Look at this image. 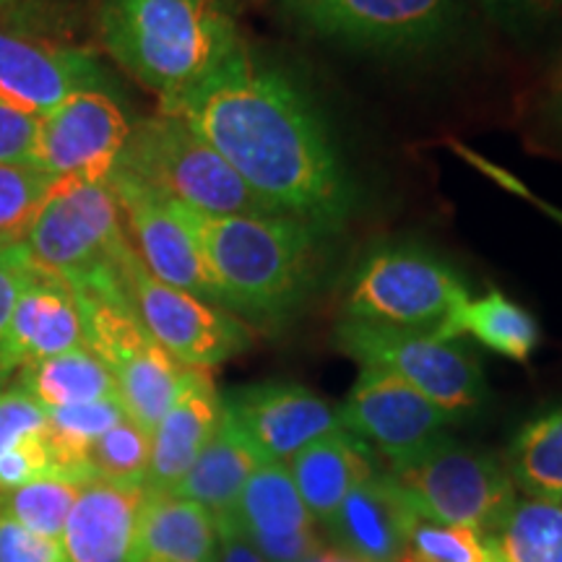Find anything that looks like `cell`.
Returning a JSON list of instances; mask_svg holds the SVG:
<instances>
[{
    "mask_svg": "<svg viewBox=\"0 0 562 562\" xmlns=\"http://www.w3.org/2000/svg\"><path fill=\"white\" fill-rule=\"evenodd\" d=\"M224 409L263 461L286 463L305 446L341 430L339 409L297 383L245 385L224 396Z\"/></svg>",
    "mask_w": 562,
    "mask_h": 562,
    "instance_id": "obj_16",
    "label": "cell"
},
{
    "mask_svg": "<svg viewBox=\"0 0 562 562\" xmlns=\"http://www.w3.org/2000/svg\"><path fill=\"white\" fill-rule=\"evenodd\" d=\"M50 474L58 472L47 446V412L16 383H5L0 389V487Z\"/></svg>",
    "mask_w": 562,
    "mask_h": 562,
    "instance_id": "obj_25",
    "label": "cell"
},
{
    "mask_svg": "<svg viewBox=\"0 0 562 562\" xmlns=\"http://www.w3.org/2000/svg\"><path fill=\"white\" fill-rule=\"evenodd\" d=\"M0 562H66L60 539L42 537L9 518H0Z\"/></svg>",
    "mask_w": 562,
    "mask_h": 562,
    "instance_id": "obj_36",
    "label": "cell"
},
{
    "mask_svg": "<svg viewBox=\"0 0 562 562\" xmlns=\"http://www.w3.org/2000/svg\"><path fill=\"white\" fill-rule=\"evenodd\" d=\"M469 297L451 266L419 248L375 250L347 294V318L440 336Z\"/></svg>",
    "mask_w": 562,
    "mask_h": 562,
    "instance_id": "obj_8",
    "label": "cell"
},
{
    "mask_svg": "<svg viewBox=\"0 0 562 562\" xmlns=\"http://www.w3.org/2000/svg\"><path fill=\"white\" fill-rule=\"evenodd\" d=\"M261 463L263 456L252 448V442L245 438L240 427L224 409L214 438L209 440V446L203 448L172 492L203 505L216 524L229 521L245 484Z\"/></svg>",
    "mask_w": 562,
    "mask_h": 562,
    "instance_id": "obj_24",
    "label": "cell"
},
{
    "mask_svg": "<svg viewBox=\"0 0 562 562\" xmlns=\"http://www.w3.org/2000/svg\"><path fill=\"white\" fill-rule=\"evenodd\" d=\"M74 290L81 302L87 347L110 370L128 417L151 432L180 393L188 368L151 339L125 300L121 277Z\"/></svg>",
    "mask_w": 562,
    "mask_h": 562,
    "instance_id": "obj_5",
    "label": "cell"
},
{
    "mask_svg": "<svg viewBox=\"0 0 562 562\" xmlns=\"http://www.w3.org/2000/svg\"><path fill=\"white\" fill-rule=\"evenodd\" d=\"M79 347H87L79 294L74 284H68L58 273L32 261L30 277L13 305L3 344L0 370H3L5 383L26 364Z\"/></svg>",
    "mask_w": 562,
    "mask_h": 562,
    "instance_id": "obj_17",
    "label": "cell"
},
{
    "mask_svg": "<svg viewBox=\"0 0 562 562\" xmlns=\"http://www.w3.org/2000/svg\"><path fill=\"white\" fill-rule=\"evenodd\" d=\"M404 562H409V560H404Z\"/></svg>",
    "mask_w": 562,
    "mask_h": 562,
    "instance_id": "obj_41",
    "label": "cell"
},
{
    "mask_svg": "<svg viewBox=\"0 0 562 562\" xmlns=\"http://www.w3.org/2000/svg\"><path fill=\"white\" fill-rule=\"evenodd\" d=\"M406 497V495H404ZM406 560L409 562H497L482 531L419 516L406 501Z\"/></svg>",
    "mask_w": 562,
    "mask_h": 562,
    "instance_id": "obj_34",
    "label": "cell"
},
{
    "mask_svg": "<svg viewBox=\"0 0 562 562\" xmlns=\"http://www.w3.org/2000/svg\"><path fill=\"white\" fill-rule=\"evenodd\" d=\"M175 209L199 245L224 311L252 323H279L305 302L326 229L292 216H222L180 203Z\"/></svg>",
    "mask_w": 562,
    "mask_h": 562,
    "instance_id": "obj_2",
    "label": "cell"
},
{
    "mask_svg": "<svg viewBox=\"0 0 562 562\" xmlns=\"http://www.w3.org/2000/svg\"><path fill=\"white\" fill-rule=\"evenodd\" d=\"M53 180L34 161L0 165V250L26 248Z\"/></svg>",
    "mask_w": 562,
    "mask_h": 562,
    "instance_id": "obj_32",
    "label": "cell"
},
{
    "mask_svg": "<svg viewBox=\"0 0 562 562\" xmlns=\"http://www.w3.org/2000/svg\"><path fill=\"white\" fill-rule=\"evenodd\" d=\"M32 271V258L26 248L0 250V360H3V344L9 334L13 305H16L21 286ZM5 385L3 370H0V389Z\"/></svg>",
    "mask_w": 562,
    "mask_h": 562,
    "instance_id": "obj_37",
    "label": "cell"
},
{
    "mask_svg": "<svg viewBox=\"0 0 562 562\" xmlns=\"http://www.w3.org/2000/svg\"><path fill=\"white\" fill-rule=\"evenodd\" d=\"M42 117L19 110L0 97V165L5 161H34Z\"/></svg>",
    "mask_w": 562,
    "mask_h": 562,
    "instance_id": "obj_35",
    "label": "cell"
},
{
    "mask_svg": "<svg viewBox=\"0 0 562 562\" xmlns=\"http://www.w3.org/2000/svg\"><path fill=\"white\" fill-rule=\"evenodd\" d=\"M341 430L381 451L393 463H404L435 446L456 422L430 398L389 370L362 368L349 396L339 406Z\"/></svg>",
    "mask_w": 562,
    "mask_h": 562,
    "instance_id": "obj_13",
    "label": "cell"
},
{
    "mask_svg": "<svg viewBox=\"0 0 562 562\" xmlns=\"http://www.w3.org/2000/svg\"><path fill=\"white\" fill-rule=\"evenodd\" d=\"M245 180L292 220L334 232L355 206V188L326 125L294 83L235 53L170 108Z\"/></svg>",
    "mask_w": 562,
    "mask_h": 562,
    "instance_id": "obj_1",
    "label": "cell"
},
{
    "mask_svg": "<svg viewBox=\"0 0 562 562\" xmlns=\"http://www.w3.org/2000/svg\"><path fill=\"white\" fill-rule=\"evenodd\" d=\"M459 151H463V149H459ZM461 157H467L469 161H472V165H476V167H480V170H482V172H487L492 180H497V182H501V186H503V188H508V191H513V193H518V195H524V199H531L533 203H537V206H542V209L547 211V214H550V216H554V220H560V222H562V214H560V211H558V209L547 206V203H542V201H539V199H533V195H531L529 191H526V188H521V186H518V182H516V178H510V175H508V172L497 170V167H492V165H490V161H484L482 157H476V154H472V151H469V149H467V151H463V154H461Z\"/></svg>",
    "mask_w": 562,
    "mask_h": 562,
    "instance_id": "obj_40",
    "label": "cell"
},
{
    "mask_svg": "<svg viewBox=\"0 0 562 562\" xmlns=\"http://www.w3.org/2000/svg\"><path fill=\"white\" fill-rule=\"evenodd\" d=\"M216 562H266L261 552L248 542V537L235 524H216Z\"/></svg>",
    "mask_w": 562,
    "mask_h": 562,
    "instance_id": "obj_39",
    "label": "cell"
},
{
    "mask_svg": "<svg viewBox=\"0 0 562 562\" xmlns=\"http://www.w3.org/2000/svg\"><path fill=\"white\" fill-rule=\"evenodd\" d=\"M108 87L100 58L87 47L0 30V97L45 117L83 89Z\"/></svg>",
    "mask_w": 562,
    "mask_h": 562,
    "instance_id": "obj_15",
    "label": "cell"
},
{
    "mask_svg": "<svg viewBox=\"0 0 562 562\" xmlns=\"http://www.w3.org/2000/svg\"><path fill=\"white\" fill-rule=\"evenodd\" d=\"M214 562H216V560H214Z\"/></svg>",
    "mask_w": 562,
    "mask_h": 562,
    "instance_id": "obj_42",
    "label": "cell"
},
{
    "mask_svg": "<svg viewBox=\"0 0 562 562\" xmlns=\"http://www.w3.org/2000/svg\"><path fill=\"white\" fill-rule=\"evenodd\" d=\"M484 539L497 562H562V505L518 497Z\"/></svg>",
    "mask_w": 562,
    "mask_h": 562,
    "instance_id": "obj_28",
    "label": "cell"
},
{
    "mask_svg": "<svg viewBox=\"0 0 562 562\" xmlns=\"http://www.w3.org/2000/svg\"><path fill=\"white\" fill-rule=\"evenodd\" d=\"M13 383L30 393L45 412L117 396V385L112 381L110 370L89 347L70 349L26 364L13 375Z\"/></svg>",
    "mask_w": 562,
    "mask_h": 562,
    "instance_id": "obj_26",
    "label": "cell"
},
{
    "mask_svg": "<svg viewBox=\"0 0 562 562\" xmlns=\"http://www.w3.org/2000/svg\"><path fill=\"white\" fill-rule=\"evenodd\" d=\"M463 334L474 336L476 341L495 351V355H503L516 362L529 360L539 347V339H542L537 318L529 311H524L518 302L495 290L480 300H469L453 315L442 339L453 341Z\"/></svg>",
    "mask_w": 562,
    "mask_h": 562,
    "instance_id": "obj_27",
    "label": "cell"
},
{
    "mask_svg": "<svg viewBox=\"0 0 562 562\" xmlns=\"http://www.w3.org/2000/svg\"><path fill=\"white\" fill-rule=\"evenodd\" d=\"M125 417L128 412L117 396L47 412V446L55 472L91 482L87 472L89 448Z\"/></svg>",
    "mask_w": 562,
    "mask_h": 562,
    "instance_id": "obj_30",
    "label": "cell"
},
{
    "mask_svg": "<svg viewBox=\"0 0 562 562\" xmlns=\"http://www.w3.org/2000/svg\"><path fill=\"white\" fill-rule=\"evenodd\" d=\"M108 186L115 193L125 235L140 263L165 284L222 307L220 290L175 203L121 167H115V172L110 175Z\"/></svg>",
    "mask_w": 562,
    "mask_h": 562,
    "instance_id": "obj_14",
    "label": "cell"
},
{
    "mask_svg": "<svg viewBox=\"0 0 562 562\" xmlns=\"http://www.w3.org/2000/svg\"><path fill=\"white\" fill-rule=\"evenodd\" d=\"M505 469L516 490L531 501L562 505V409L547 412L518 430Z\"/></svg>",
    "mask_w": 562,
    "mask_h": 562,
    "instance_id": "obj_29",
    "label": "cell"
},
{
    "mask_svg": "<svg viewBox=\"0 0 562 562\" xmlns=\"http://www.w3.org/2000/svg\"><path fill=\"white\" fill-rule=\"evenodd\" d=\"M108 53L170 108L214 76L245 42L222 0H102Z\"/></svg>",
    "mask_w": 562,
    "mask_h": 562,
    "instance_id": "obj_3",
    "label": "cell"
},
{
    "mask_svg": "<svg viewBox=\"0 0 562 562\" xmlns=\"http://www.w3.org/2000/svg\"><path fill=\"white\" fill-rule=\"evenodd\" d=\"M334 547L364 562H404L406 497L389 472H372L355 484L326 526Z\"/></svg>",
    "mask_w": 562,
    "mask_h": 562,
    "instance_id": "obj_20",
    "label": "cell"
},
{
    "mask_svg": "<svg viewBox=\"0 0 562 562\" xmlns=\"http://www.w3.org/2000/svg\"><path fill=\"white\" fill-rule=\"evenodd\" d=\"M83 484L87 482L74 476L50 474L19 487H0V518L26 526L42 537L60 539Z\"/></svg>",
    "mask_w": 562,
    "mask_h": 562,
    "instance_id": "obj_31",
    "label": "cell"
},
{
    "mask_svg": "<svg viewBox=\"0 0 562 562\" xmlns=\"http://www.w3.org/2000/svg\"><path fill=\"white\" fill-rule=\"evenodd\" d=\"M334 341L360 368H381L402 378L453 422L469 417L484 402L487 389L480 362L456 339L344 318Z\"/></svg>",
    "mask_w": 562,
    "mask_h": 562,
    "instance_id": "obj_7",
    "label": "cell"
},
{
    "mask_svg": "<svg viewBox=\"0 0 562 562\" xmlns=\"http://www.w3.org/2000/svg\"><path fill=\"white\" fill-rule=\"evenodd\" d=\"M117 277L146 331L182 368L211 370L250 347L248 326L237 315L159 281L140 263L133 245L117 261Z\"/></svg>",
    "mask_w": 562,
    "mask_h": 562,
    "instance_id": "obj_10",
    "label": "cell"
},
{
    "mask_svg": "<svg viewBox=\"0 0 562 562\" xmlns=\"http://www.w3.org/2000/svg\"><path fill=\"white\" fill-rule=\"evenodd\" d=\"M503 30L529 32L560 9L562 0H476Z\"/></svg>",
    "mask_w": 562,
    "mask_h": 562,
    "instance_id": "obj_38",
    "label": "cell"
},
{
    "mask_svg": "<svg viewBox=\"0 0 562 562\" xmlns=\"http://www.w3.org/2000/svg\"><path fill=\"white\" fill-rule=\"evenodd\" d=\"M131 125L108 87L83 89L40 121L34 165L53 182H108L128 140Z\"/></svg>",
    "mask_w": 562,
    "mask_h": 562,
    "instance_id": "obj_12",
    "label": "cell"
},
{
    "mask_svg": "<svg viewBox=\"0 0 562 562\" xmlns=\"http://www.w3.org/2000/svg\"><path fill=\"white\" fill-rule=\"evenodd\" d=\"M125 224L108 182L55 180L26 240V252L42 269L74 286L117 273L128 248Z\"/></svg>",
    "mask_w": 562,
    "mask_h": 562,
    "instance_id": "obj_6",
    "label": "cell"
},
{
    "mask_svg": "<svg viewBox=\"0 0 562 562\" xmlns=\"http://www.w3.org/2000/svg\"><path fill=\"white\" fill-rule=\"evenodd\" d=\"M216 521L175 492L146 490L128 562H214Z\"/></svg>",
    "mask_w": 562,
    "mask_h": 562,
    "instance_id": "obj_22",
    "label": "cell"
},
{
    "mask_svg": "<svg viewBox=\"0 0 562 562\" xmlns=\"http://www.w3.org/2000/svg\"><path fill=\"white\" fill-rule=\"evenodd\" d=\"M224 417V396L209 370L188 368L180 393L151 430L146 490L172 492L199 459Z\"/></svg>",
    "mask_w": 562,
    "mask_h": 562,
    "instance_id": "obj_19",
    "label": "cell"
},
{
    "mask_svg": "<svg viewBox=\"0 0 562 562\" xmlns=\"http://www.w3.org/2000/svg\"><path fill=\"white\" fill-rule=\"evenodd\" d=\"M286 469L313 521L328 526L351 487L375 472V463L362 440L336 430L294 453Z\"/></svg>",
    "mask_w": 562,
    "mask_h": 562,
    "instance_id": "obj_23",
    "label": "cell"
},
{
    "mask_svg": "<svg viewBox=\"0 0 562 562\" xmlns=\"http://www.w3.org/2000/svg\"><path fill=\"white\" fill-rule=\"evenodd\" d=\"M389 474L419 516L448 526L490 531L518 501L508 469L495 456L461 446L451 435Z\"/></svg>",
    "mask_w": 562,
    "mask_h": 562,
    "instance_id": "obj_9",
    "label": "cell"
},
{
    "mask_svg": "<svg viewBox=\"0 0 562 562\" xmlns=\"http://www.w3.org/2000/svg\"><path fill=\"white\" fill-rule=\"evenodd\" d=\"M144 497L146 487L83 484L60 533L66 562H128Z\"/></svg>",
    "mask_w": 562,
    "mask_h": 562,
    "instance_id": "obj_21",
    "label": "cell"
},
{
    "mask_svg": "<svg viewBox=\"0 0 562 562\" xmlns=\"http://www.w3.org/2000/svg\"><path fill=\"white\" fill-rule=\"evenodd\" d=\"M151 432L144 430L136 419L125 417L110 427L87 453L89 480L146 487L149 472Z\"/></svg>",
    "mask_w": 562,
    "mask_h": 562,
    "instance_id": "obj_33",
    "label": "cell"
},
{
    "mask_svg": "<svg viewBox=\"0 0 562 562\" xmlns=\"http://www.w3.org/2000/svg\"><path fill=\"white\" fill-rule=\"evenodd\" d=\"M284 5L315 37L381 53L438 45L461 16L459 0H284Z\"/></svg>",
    "mask_w": 562,
    "mask_h": 562,
    "instance_id": "obj_11",
    "label": "cell"
},
{
    "mask_svg": "<svg viewBox=\"0 0 562 562\" xmlns=\"http://www.w3.org/2000/svg\"><path fill=\"white\" fill-rule=\"evenodd\" d=\"M117 167L165 199L203 214L284 216L258 199L216 149L170 112L131 125Z\"/></svg>",
    "mask_w": 562,
    "mask_h": 562,
    "instance_id": "obj_4",
    "label": "cell"
},
{
    "mask_svg": "<svg viewBox=\"0 0 562 562\" xmlns=\"http://www.w3.org/2000/svg\"><path fill=\"white\" fill-rule=\"evenodd\" d=\"M232 524L266 562H302L318 547L315 521L281 461H263L245 484Z\"/></svg>",
    "mask_w": 562,
    "mask_h": 562,
    "instance_id": "obj_18",
    "label": "cell"
}]
</instances>
